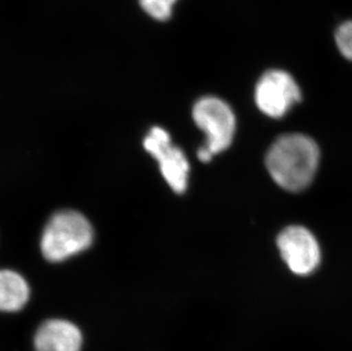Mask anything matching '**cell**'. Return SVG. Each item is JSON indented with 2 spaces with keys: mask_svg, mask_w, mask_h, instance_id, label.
Masks as SVG:
<instances>
[{
  "mask_svg": "<svg viewBox=\"0 0 352 351\" xmlns=\"http://www.w3.org/2000/svg\"><path fill=\"white\" fill-rule=\"evenodd\" d=\"M83 343L79 326L63 318L43 321L32 339L34 351H82Z\"/></svg>",
  "mask_w": 352,
  "mask_h": 351,
  "instance_id": "52a82bcc",
  "label": "cell"
},
{
  "mask_svg": "<svg viewBox=\"0 0 352 351\" xmlns=\"http://www.w3.org/2000/svg\"><path fill=\"white\" fill-rule=\"evenodd\" d=\"M196 126L206 135L203 146L211 156H216L230 147L235 136L236 119L230 106L216 96H204L193 107Z\"/></svg>",
  "mask_w": 352,
  "mask_h": 351,
  "instance_id": "3957f363",
  "label": "cell"
},
{
  "mask_svg": "<svg viewBox=\"0 0 352 351\" xmlns=\"http://www.w3.org/2000/svg\"><path fill=\"white\" fill-rule=\"evenodd\" d=\"M144 12L153 20L166 22L173 17L178 0H138Z\"/></svg>",
  "mask_w": 352,
  "mask_h": 351,
  "instance_id": "9c48e42d",
  "label": "cell"
},
{
  "mask_svg": "<svg viewBox=\"0 0 352 351\" xmlns=\"http://www.w3.org/2000/svg\"><path fill=\"white\" fill-rule=\"evenodd\" d=\"M319 158L315 140L302 134H287L270 147L266 166L277 185L289 192H301L315 178Z\"/></svg>",
  "mask_w": 352,
  "mask_h": 351,
  "instance_id": "6da1fadb",
  "label": "cell"
},
{
  "mask_svg": "<svg viewBox=\"0 0 352 351\" xmlns=\"http://www.w3.org/2000/svg\"><path fill=\"white\" fill-rule=\"evenodd\" d=\"M336 46L346 60L352 61V20L340 25L336 34Z\"/></svg>",
  "mask_w": 352,
  "mask_h": 351,
  "instance_id": "30bf717a",
  "label": "cell"
},
{
  "mask_svg": "<svg viewBox=\"0 0 352 351\" xmlns=\"http://www.w3.org/2000/svg\"><path fill=\"white\" fill-rule=\"evenodd\" d=\"M301 100L299 85L289 73L270 70L263 74L256 87V103L270 118H282Z\"/></svg>",
  "mask_w": 352,
  "mask_h": 351,
  "instance_id": "5b68a950",
  "label": "cell"
},
{
  "mask_svg": "<svg viewBox=\"0 0 352 351\" xmlns=\"http://www.w3.org/2000/svg\"><path fill=\"white\" fill-rule=\"evenodd\" d=\"M277 246L291 272L309 275L320 262V248L313 233L301 226H289L279 234Z\"/></svg>",
  "mask_w": 352,
  "mask_h": 351,
  "instance_id": "8992f818",
  "label": "cell"
},
{
  "mask_svg": "<svg viewBox=\"0 0 352 351\" xmlns=\"http://www.w3.org/2000/svg\"><path fill=\"white\" fill-rule=\"evenodd\" d=\"M30 298L28 281L10 269H0V312H17Z\"/></svg>",
  "mask_w": 352,
  "mask_h": 351,
  "instance_id": "ba28073f",
  "label": "cell"
},
{
  "mask_svg": "<svg viewBox=\"0 0 352 351\" xmlns=\"http://www.w3.org/2000/svg\"><path fill=\"white\" fill-rule=\"evenodd\" d=\"M144 147L157 160L163 178L170 187L183 194L188 185L190 163L183 151L171 144L169 133L161 127H153L144 140Z\"/></svg>",
  "mask_w": 352,
  "mask_h": 351,
  "instance_id": "277c9868",
  "label": "cell"
},
{
  "mask_svg": "<svg viewBox=\"0 0 352 351\" xmlns=\"http://www.w3.org/2000/svg\"><path fill=\"white\" fill-rule=\"evenodd\" d=\"M89 220L80 212H56L43 229L40 248L48 262H60L85 251L93 243Z\"/></svg>",
  "mask_w": 352,
  "mask_h": 351,
  "instance_id": "7a4b0ae2",
  "label": "cell"
}]
</instances>
